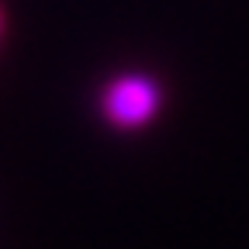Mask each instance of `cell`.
Masks as SVG:
<instances>
[{
    "label": "cell",
    "instance_id": "1",
    "mask_svg": "<svg viewBox=\"0 0 249 249\" xmlns=\"http://www.w3.org/2000/svg\"><path fill=\"white\" fill-rule=\"evenodd\" d=\"M163 107V87L149 73H118L101 90V118L118 132H135Z\"/></svg>",
    "mask_w": 249,
    "mask_h": 249
},
{
    "label": "cell",
    "instance_id": "2",
    "mask_svg": "<svg viewBox=\"0 0 249 249\" xmlns=\"http://www.w3.org/2000/svg\"><path fill=\"white\" fill-rule=\"evenodd\" d=\"M0 31H4V11H0Z\"/></svg>",
    "mask_w": 249,
    "mask_h": 249
}]
</instances>
